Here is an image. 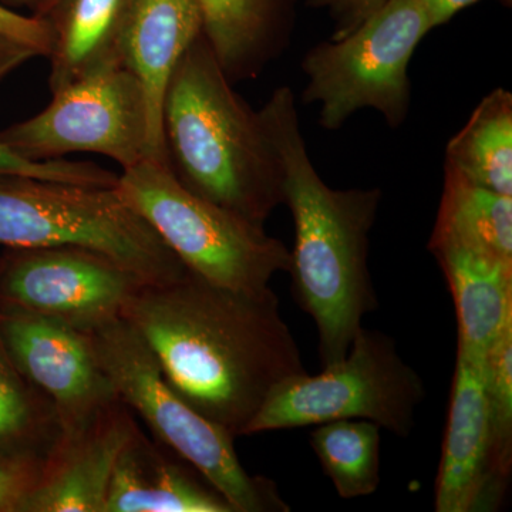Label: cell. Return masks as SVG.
<instances>
[{"instance_id":"6da1fadb","label":"cell","mask_w":512,"mask_h":512,"mask_svg":"<svg viewBox=\"0 0 512 512\" xmlns=\"http://www.w3.org/2000/svg\"><path fill=\"white\" fill-rule=\"evenodd\" d=\"M121 318L146 340L175 392L235 439L276 387L306 373L271 286L237 291L188 271L141 285Z\"/></svg>"},{"instance_id":"7a4b0ae2","label":"cell","mask_w":512,"mask_h":512,"mask_svg":"<svg viewBox=\"0 0 512 512\" xmlns=\"http://www.w3.org/2000/svg\"><path fill=\"white\" fill-rule=\"evenodd\" d=\"M258 116L281 168L284 204L295 225L288 268L292 292L318 328L325 369L345 359L363 318L377 308L369 247L382 191L336 190L320 178L289 87L276 89Z\"/></svg>"},{"instance_id":"3957f363","label":"cell","mask_w":512,"mask_h":512,"mask_svg":"<svg viewBox=\"0 0 512 512\" xmlns=\"http://www.w3.org/2000/svg\"><path fill=\"white\" fill-rule=\"evenodd\" d=\"M232 84L202 33L165 90L167 167L192 194L265 228L284 204L281 168L258 111Z\"/></svg>"},{"instance_id":"277c9868","label":"cell","mask_w":512,"mask_h":512,"mask_svg":"<svg viewBox=\"0 0 512 512\" xmlns=\"http://www.w3.org/2000/svg\"><path fill=\"white\" fill-rule=\"evenodd\" d=\"M0 245L87 249L113 259L147 285L168 284L188 272L116 187L2 177Z\"/></svg>"},{"instance_id":"5b68a950","label":"cell","mask_w":512,"mask_h":512,"mask_svg":"<svg viewBox=\"0 0 512 512\" xmlns=\"http://www.w3.org/2000/svg\"><path fill=\"white\" fill-rule=\"evenodd\" d=\"M94 356L117 396L153 431L161 446L190 464L234 512H288L274 481L242 467L235 437L202 417L165 379L163 369L126 319L89 332Z\"/></svg>"},{"instance_id":"8992f818","label":"cell","mask_w":512,"mask_h":512,"mask_svg":"<svg viewBox=\"0 0 512 512\" xmlns=\"http://www.w3.org/2000/svg\"><path fill=\"white\" fill-rule=\"evenodd\" d=\"M116 188L185 268L211 284L259 292L288 272L291 251L284 242L192 194L167 165L146 158L123 170Z\"/></svg>"},{"instance_id":"52a82bcc","label":"cell","mask_w":512,"mask_h":512,"mask_svg":"<svg viewBox=\"0 0 512 512\" xmlns=\"http://www.w3.org/2000/svg\"><path fill=\"white\" fill-rule=\"evenodd\" d=\"M426 396L423 379L404 362L392 336L362 328L345 359L319 375L306 372L276 387L244 436L367 420L406 439Z\"/></svg>"},{"instance_id":"ba28073f","label":"cell","mask_w":512,"mask_h":512,"mask_svg":"<svg viewBox=\"0 0 512 512\" xmlns=\"http://www.w3.org/2000/svg\"><path fill=\"white\" fill-rule=\"evenodd\" d=\"M431 30L420 0H387L350 35L312 47L303 57L305 103L319 104V124L339 130L356 113L373 109L392 128L407 119L409 64Z\"/></svg>"},{"instance_id":"9c48e42d","label":"cell","mask_w":512,"mask_h":512,"mask_svg":"<svg viewBox=\"0 0 512 512\" xmlns=\"http://www.w3.org/2000/svg\"><path fill=\"white\" fill-rule=\"evenodd\" d=\"M0 140L32 161L93 153L127 170L150 157L143 87L126 67H109L53 93L45 110L6 128Z\"/></svg>"},{"instance_id":"30bf717a","label":"cell","mask_w":512,"mask_h":512,"mask_svg":"<svg viewBox=\"0 0 512 512\" xmlns=\"http://www.w3.org/2000/svg\"><path fill=\"white\" fill-rule=\"evenodd\" d=\"M0 274V306L59 320L83 332L121 318L144 282L82 248L16 249Z\"/></svg>"},{"instance_id":"8fae6325","label":"cell","mask_w":512,"mask_h":512,"mask_svg":"<svg viewBox=\"0 0 512 512\" xmlns=\"http://www.w3.org/2000/svg\"><path fill=\"white\" fill-rule=\"evenodd\" d=\"M0 333L19 372L55 407L62 439L86 429L119 399L89 333L10 306H0Z\"/></svg>"},{"instance_id":"7c38bea8","label":"cell","mask_w":512,"mask_h":512,"mask_svg":"<svg viewBox=\"0 0 512 512\" xmlns=\"http://www.w3.org/2000/svg\"><path fill=\"white\" fill-rule=\"evenodd\" d=\"M485 365L487 360L457 352L437 473V512L497 510L510 485L495 473Z\"/></svg>"},{"instance_id":"4fadbf2b","label":"cell","mask_w":512,"mask_h":512,"mask_svg":"<svg viewBox=\"0 0 512 512\" xmlns=\"http://www.w3.org/2000/svg\"><path fill=\"white\" fill-rule=\"evenodd\" d=\"M137 426L119 397L86 429L60 439L39 484L16 512H104L117 458Z\"/></svg>"},{"instance_id":"5bb4252c","label":"cell","mask_w":512,"mask_h":512,"mask_svg":"<svg viewBox=\"0 0 512 512\" xmlns=\"http://www.w3.org/2000/svg\"><path fill=\"white\" fill-rule=\"evenodd\" d=\"M202 35L195 0H133L121 62L143 87L150 126V160L167 165L163 137L165 90L188 47Z\"/></svg>"},{"instance_id":"9a60e30c","label":"cell","mask_w":512,"mask_h":512,"mask_svg":"<svg viewBox=\"0 0 512 512\" xmlns=\"http://www.w3.org/2000/svg\"><path fill=\"white\" fill-rule=\"evenodd\" d=\"M104 512L234 510L197 470L168 456L137 426L117 458Z\"/></svg>"},{"instance_id":"2e32d148","label":"cell","mask_w":512,"mask_h":512,"mask_svg":"<svg viewBox=\"0 0 512 512\" xmlns=\"http://www.w3.org/2000/svg\"><path fill=\"white\" fill-rule=\"evenodd\" d=\"M429 251L443 269L456 306L457 352L487 360L512 325V265L457 242L430 239Z\"/></svg>"},{"instance_id":"e0dca14e","label":"cell","mask_w":512,"mask_h":512,"mask_svg":"<svg viewBox=\"0 0 512 512\" xmlns=\"http://www.w3.org/2000/svg\"><path fill=\"white\" fill-rule=\"evenodd\" d=\"M133 0H49L35 16L52 35L50 92L84 77L123 66V37Z\"/></svg>"},{"instance_id":"ac0fdd59","label":"cell","mask_w":512,"mask_h":512,"mask_svg":"<svg viewBox=\"0 0 512 512\" xmlns=\"http://www.w3.org/2000/svg\"><path fill=\"white\" fill-rule=\"evenodd\" d=\"M202 33L232 83L252 79L278 55V0H195Z\"/></svg>"},{"instance_id":"d6986e66","label":"cell","mask_w":512,"mask_h":512,"mask_svg":"<svg viewBox=\"0 0 512 512\" xmlns=\"http://www.w3.org/2000/svg\"><path fill=\"white\" fill-rule=\"evenodd\" d=\"M444 168L512 197V94L495 89L448 141Z\"/></svg>"},{"instance_id":"ffe728a7","label":"cell","mask_w":512,"mask_h":512,"mask_svg":"<svg viewBox=\"0 0 512 512\" xmlns=\"http://www.w3.org/2000/svg\"><path fill=\"white\" fill-rule=\"evenodd\" d=\"M430 239L480 249L512 265V197L444 168L443 195Z\"/></svg>"},{"instance_id":"44dd1931","label":"cell","mask_w":512,"mask_h":512,"mask_svg":"<svg viewBox=\"0 0 512 512\" xmlns=\"http://www.w3.org/2000/svg\"><path fill=\"white\" fill-rule=\"evenodd\" d=\"M60 439L55 407L19 372L0 333V456L49 460Z\"/></svg>"},{"instance_id":"7402d4cb","label":"cell","mask_w":512,"mask_h":512,"mask_svg":"<svg viewBox=\"0 0 512 512\" xmlns=\"http://www.w3.org/2000/svg\"><path fill=\"white\" fill-rule=\"evenodd\" d=\"M380 430L367 420H335L313 426L309 441L340 498L366 497L379 488Z\"/></svg>"},{"instance_id":"603a6c76","label":"cell","mask_w":512,"mask_h":512,"mask_svg":"<svg viewBox=\"0 0 512 512\" xmlns=\"http://www.w3.org/2000/svg\"><path fill=\"white\" fill-rule=\"evenodd\" d=\"M487 402L497 476L510 484L512 470V325L487 355Z\"/></svg>"},{"instance_id":"cb8c5ba5","label":"cell","mask_w":512,"mask_h":512,"mask_svg":"<svg viewBox=\"0 0 512 512\" xmlns=\"http://www.w3.org/2000/svg\"><path fill=\"white\" fill-rule=\"evenodd\" d=\"M28 177L37 180L59 181V183L92 185V187H116L119 175L92 163L50 160L32 161L0 140V178Z\"/></svg>"},{"instance_id":"d4e9b609","label":"cell","mask_w":512,"mask_h":512,"mask_svg":"<svg viewBox=\"0 0 512 512\" xmlns=\"http://www.w3.org/2000/svg\"><path fill=\"white\" fill-rule=\"evenodd\" d=\"M46 458L0 456V512H16L23 498L39 484Z\"/></svg>"},{"instance_id":"484cf974","label":"cell","mask_w":512,"mask_h":512,"mask_svg":"<svg viewBox=\"0 0 512 512\" xmlns=\"http://www.w3.org/2000/svg\"><path fill=\"white\" fill-rule=\"evenodd\" d=\"M0 35L29 47L37 56H49L52 35L46 20L39 16L20 15L0 3Z\"/></svg>"},{"instance_id":"4316f807","label":"cell","mask_w":512,"mask_h":512,"mask_svg":"<svg viewBox=\"0 0 512 512\" xmlns=\"http://www.w3.org/2000/svg\"><path fill=\"white\" fill-rule=\"evenodd\" d=\"M387 0H309V6L328 9L335 22L332 40L342 39L382 9Z\"/></svg>"},{"instance_id":"83f0119b","label":"cell","mask_w":512,"mask_h":512,"mask_svg":"<svg viewBox=\"0 0 512 512\" xmlns=\"http://www.w3.org/2000/svg\"><path fill=\"white\" fill-rule=\"evenodd\" d=\"M478 0H420L427 19H429L430 28L444 25L451 18L457 15L460 10L468 8Z\"/></svg>"},{"instance_id":"f1b7e54d","label":"cell","mask_w":512,"mask_h":512,"mask_svg":"<svg viewBox=\"0 0 512 512\" xmlns=\"http://www.w3.org/2000/svg\"><path fill=\"white\" fill-rule=\"evenodd\" d=\"M36 56V53L29 47L0 35V80Z\"/></svg>"},{"instance_id":"f546056e","label":"cell","mask_w":512,"mask_h":512,"mask_svg":"<svg viewBox=\"0 0 512 512\" xmlns=\"http://www.w3.org/2000/svg\"><path fill=\"white\" fill-rule=\"evenodd\" d=\"M49 0H0L2 5L6 8H26L32 12V15H37L45 6Z\"/></svg>"}]
</instances>
